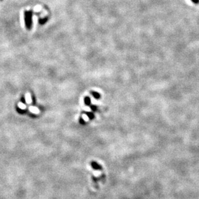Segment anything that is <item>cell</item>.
Returning a JSON list of instances; mask_svg holds the SVG:
<instances>
[{"instance_id":"1","label":"cell","mask_w":199,"mask_h":199,"mask_svg":"<svg viewBox=\"0 0 199 199\" xmlns=\"http://www.w3.org/2000/svg\"><path fill=\"white\" fill-rule=\"evenodd\" d=\"M32 12L31 11H26L25 12V25L27 27H29L32 25Z\"/></svg>"},{"instance_id":"2","label":"cell","mask_w":199,"mask_h":199,"mask_svg":"<svg viewBox=\"0 0 199 199\" xmlns=\"http://www.w3.org/2000/svg\"><path fill=\"white\" fill-rule=\"evenodd\" d=\"M28 109H29V111H30L32 113L36 114V115H38V114H39V113H40V109H39L37 107L30 106L29 107H28Z\"/></svg>"},{"instance_id":"3","label":"cell","mask_w":199,"mask_h":199,"mask_svg":"<svg viewBox=\"0 0 199 199\" xmlns=\"http://www.w3.org/2000/svg\"><path fill=\"white\" fill-rule=\"evenodd\" d=\"M91 166L92 167L93 169H96V170H100L102 169V167L99 165L97 163H96V162H91Z\"/></svg>"},{"instance_id":"4","label":"cell","mask_w":199,"mask_h":199,"mask_svg":"<svg viewBox=\"0 0 199 199\" xmlns=\"http://www.w3.org/2000/svg\"><path fill=\"white\" fill-rule=\"evenodd\" d=\"M25 101H26V103L27 104H30L32 103V101L31 95L29 93H27L25 95Z\"/></svg>"},{"instance_id":"5","label":"cell","mask_w":199,"mask_h":199,"mask_svg":"<svg viewBox=\"0 0 199 199\" xmlns=\"http://www.w3.org/2000/svg\"><path fill=\"white\" fill-rule=\"evenodd\" d=\"M18 105L19 107L22 110H24L26 109V105H25L23 103H22V102H19Z\"/></svg>"},{"instance_id":"6","label":"cell","mask_w":199,"mask_h":199,"mask_svg":"<svg viewBox=\"0 0 199 199\" xmlns=\"http://www.w3.org/2000/svg\"><path fill=\"white\" fill-rule=\"evenodd\" d=\"M82 118H83L85 121H88V116L87 115H82Z\"/></svg>"},{"instance_id":"7","label":"cell","mask_w":199,"mask_h":199,"mask_svg":"<svg viewBox=\"0 0 199 199\" xmlns=\"http://www.w3.org/2000/svg\"><path fill=\"white\" fill-rule=\"evenodd\" d=\"M191 1L195 3H199V0H191Z\"/></svg>"}]
</instances>
